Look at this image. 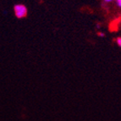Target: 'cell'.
I'll use <instances>...</instances> for the list:
<instances>
[{"instance_id":"cell-2","label":"cell","mask_w":121,"mask_h":121,"mask_svg":"<svg viewBox=\"0 0 121 121\" xmlns=\"http://www.w3.org/2000/svg\"><path fill=\"white\" fill-rule=\"evenodd\" d=\"M116 43H117V45L119 47V48H121V36L116 38Z\"/></svg>"},{"instance_id":"cell-5","label":"cell","mask_w":121,"mask_h":121,"mask_svg":"<svg viewBox=\"0 0 121 121\" xmlns=\"http://www.w3.org/2000/svg\"><path fill=\"white\" fill-rule=\"evenodd\" d=\"M113 1H114V0H103V2L106 3V4H109V3L113 2Z\"/></svg>"},{"instance_id":"cell-4","label":"cell","mask_w":121,"mask_h":121,"mask_svg":"<svg viewBox=\"0 0 121 121\" xmlns=\"http://www.w3.org/2000/svg\"><path fill=\"white\" fill-rule=\"evenodd\" d=\"M116 3H117V5L121 9V0H116Z\"/></svg>"},{"instance_id":"cell-1","label":"cell","mask_w":121,"mask_h":121,"mask_svg":"<svg viewBox=\"0 0 121 121\" xmlns=\"http://www.w3.org/2000/svg\"><path fill=\"white\" fill-rule=\"evenodd\" d=\"M14 13L15 17L18 19H23L28 14V9L26 5L21 4H17L14 6Z\"/></svg>"},{"instance_id":"cell-3","label":"cell","mask_w":121,"mask_h":121,"mask_svg":"<svg viewBox=\"0 0 121 121\" xmlns=\"http://www.w3.org/2000/svg\"><path fill=\"white\" fill-rule=\"evenodd\" d=\"M97 36H100V37H104L105 34L103 32H98V33H97Z\"/></svg>"}]
</instances>
